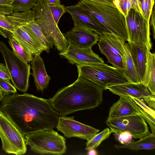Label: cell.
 I'll return each mask as SVG.
<instances>
[{
  "label": "cell",
  "mask_w": 155,
  "mask_h": 155,
  "mask_svg": "<svg viewBox=\"0 0 155 155\" xmlns=\"http://www.w3.org/2000/svg\"><path fill=\"white\" fill-rule=\"evenodd\" d=\"M74 117H59L56 128L67 138L77 137L88 140L99 130L75 120Z\"/></svg>",
  "instance_id": "4fadbf2b"
},
{
  "label": "cell",
  "mask_w": 155,
  "mask_h": 155,
  "mask_svg": "<svg viewBox=\"0 0 155 155\" xmlns=\"http://www.w3.org/2000/svg\"><path fill=\"white\" fill-rule=\"evenodd\" d=\"M0 88L5 96L17 93L16 89L10 83L9 80L0 78Z\"/></svg>",
  "instance_id": "d6a6232c"
},
{
  "label": "cell",
  "mask_w": 155,
  "mask_h": 155,
  "mask_svg": "<svg viewBox=\"0 0 155 155\" xmlns=\"http://www.w3.org/2000/svg\"><path fill=\"white\" fill-rule=\"evenodd\" d=\"M65 35L69 45L84 49L91 48L97 43L99 37L94 31L83 26L75 25Z\"/></svg>",
  "instance_id": "9a60e30c"
},
{
  "label": "cell",
  "mask_w": 155,
  "mask_h": 155,
  "mask_svg": "<svg viewBox=\"0 0 155 155\" xmlns=\"http://www.w3.org/2000/svg\"><path fill=\"white\" fill-rule=\"evenodd\" d=\"M121 0H114V5H115L117 4Z\"/></svg>",
  "instance_id": "b9f144b4"
},
{
  "label": "cell",
  "mask_w": 155,
  "mask_h": 155,
  "mask_svg": "<svg viewBox=\"0 0 155 155\" xmlns=\"http://www.w3.org/2000/svg\"><path fill=\"white\" fill-rule=\"evenodd\" d=\"M155 5H154L152 9L149 21L150 26V27H151V28L153 32V36L154 39H155Z\"/></svg>",
  "instance_id": "8d00e7d4"
},
{
  "label": "cell",
  "mask_w": 155,
  "mask_h": 155,
  "mask_svg": "<svg viewBox=\"0 0 155 155\" xmlns=\"http://www.w3.org/2000/svg\"><path fill=\"white\" fill-rule=\"evenodd\" d=\"M110 108L107 119L140 114L146 119L150 115L144 111L129 96L121 95Z\"/></svg>",
  "instance_id": "2e32d148"
},
{
  "label": "cell",
  "mask_w": 155,
  "mask_h": 155,
  "mask_svg": "<svg viewBox=\"0 0 155 155\" xmlns=\"http://www.w3.org/2000/svg\"><path fill=\"white\" fill-rule=\"evenodd\" d=\"M130 52L140 81L143 83L148 51L144 45L128 42Z\"/></svg>",
  "instance_id": "d6986e66"
},
{
  "label": "cell",
  "mask_w": 155,
  "mask_h": 155,
  "mask_svg": "<svg viewBox=\"0 0 155 155\" xmlns=\"http://www.w3.org/2000/svg\"><path fill=\"white\" fill-rule=\"evenodd\" d=\"M123 45L124 50L125 68L123 70L127 77L130 81L133 83H139L140 81L135 68L130 52L128 43L123 41Z\"/></svg>",
  "instance_id": "d4e9b609"
},
{
  "label": "cell",
  "mask_w": 155,
  "mask_h": 155,
  "mask_svg": "<svg viewBox=\"0 0 155 155\" xmlns=\"http://www.w3.org/2000/svg\"><path fill=\"white\" fill-rule=\"evenodd\" d=\"M71 15L75 26H81L94 31L98 35L109 31L94 16L78 4L65 7Z\"/></svg>",
  "instance_id": "5bb4252c"
},
{
  "label": "cell",
  "mask_w": 155,
  "mask_h": 155,
  "mask_svg": "<svg viewBox=\"0 0 155 155\" xmlns=\"http://www.w3.org/2000/svg\"><path fill=\"white\" fill-rule=\"evenodd\" d=\"M138 140L126 145L115 144L117 149H127L132 150H152L155 148V134L149 133Z\"/></svg>",
  "instance_id": "7402d4cb"
},
{
  "label": "cell",
  "mask_w": 155,
  "mask_h": 155,
  "mask_svg": "<svg viewBox=\"0 0 155 155\" xmlns=\"http://www.w3.org/2000/svg\"><path fill=\"white\" fill-rule=\"evenodd\" d=\"M113 94L119 96H129L140 100L153 110H155V95L142 82H130L107 87Z\"/></svg>",
  "instance_id": "7c38bea8"
},
{
  "label": "cell",
  "mask_w": 155,
  "mask_h": 155,
  "mask_svg": "<svg viewBox=\"0 0 155 155\" xmlns=\"http://www.w3.org/2000/svg\"><path fill=\"white\" fill-rule=\"evenodd\" d=\"M0 51L13 85L20 91L26 92L29 86L30 65L21 60L2 41H0Z\"/></svg>",
  "instance_id": "52a82bcc"
},
{
  "label": "cell",
  "mask_w": 155,
  "mask_h": 155,
  "mask_svg": "<svg viewBox=\"0 0 155 155\" xmlns=\"http://www.w3.org/2000/svg\"><path fill=\"white\" fill-rule=\"evenodd\" d=\"M19 43L32 55H40L43 51L49 52L48 49L33 39L27 32L22 25L16 27L12 35Z\"/></svg>",
  "instance_id": "ac0fdd59"
},
{
  "label": "cell",
  "mask_w": 155,
  "mask_h": 155,
  "mask_svg": "<svg viewBox=\"0 0 155 155\" xmlns=\"http://www.w3.org/2000/svg\"><path fill=\"white\" fill-rule=\"evenodd\" d=\"M116 8L114 5V0H89Z\"/></svg>",
  "instance_id": "74e56055"
},
{
  "label": "cell",
  "mask_w": 155,
  "mask_h": 155,
  "mask_svg": "<svg viewBox=\"0 0 155 155\" xmlns=\"http://www.w3.org/2000/svg\"><path fill=\"white\" fill-rule=\"evenodd\" d=\"M77 4L110 32L125 42L128 41L125 18L117 8L89 0H80Z\"/></svg>",
  "instance_id": "3957f363"
},
{
  "label": "cell",
  "mask_w": 155,
  "mask_h": 155,
  "mask_svg": "<svg viewBox=\"0 0 155 155\" xmlns=\"http://www.w3.org/2000/svg\"><path fill=\"white\" fill-rule=\"evenodd\" d=\"M26 145L33 152L42 155L63 154L66 152V139L53 129L25 135Z\"/></svg>",
  "instance_id": "8992f818"
},
{
  "label": "cell",
  "mask_w": 155,
  "mask_h": 155,
  "mask_svg": "<svg viewBox=\"0 0 155 155\" xmlns=\"http://www.w3.org/2000/svg\"><path fill=\"white\" fill-rule=\"evenodd\" d=\"M59 54L72 64L89 65L104 63L102 58L93 52L91 48H80L69 45L65 52H60Z\"/></svg>",
  "instance_id": "e0dca14e"
},
{
  "label": "cell",
  "mask_w": 155,
  "mask_h": 155,
  "mask_svg": "<svg viewBox=\"0 0 155 155\" xmlns=\"http://www.w3.org/2000/svg\"><path fill=\"white\" fill-rule=\"evenodd\" d=\"M4 96V94L0 88V101H2Z\"/></svg>",
  "instance_id": "60d3db41"
},
{
  "label": "cell",
  "mask_w": 155,
  "mask_h": 155,
  "mask_svg": "<svg viewBox=\"0 0 155 155\" xmlns=\"http://www.w3.org/2000/svg\"><path fill=\"white\" fill-rule=\"evenodd\" d=\"M0 78L10 80V77L7 68L4 64L0 63Z\"/></svg>",
  "instance_id": "d590c367"
},
{
  "label": "cell",
  "mask_w": 155,
  "mask_h": 155,
  "mask_svg": "<svg viewBox=\"0 0 155 155\" xmlns=\"http://www.w3.org/2000/svg\"><path fill=\"white\" fill-rule=\"evenodd\" d=\"M106 123L113 133L127 131L135 139H140L150 133L146 122L140 114L107 119Z\"/></svg>",
  "instance_id": "8fae6325"
},
{
  "label": "cell",
  "mask_w": 155,
  "mask_h": 155,
  "mask_svg": "<svg viewBox=\"0 0 155 155\" xmlns=\"http://www.w3.org/2000/svg\"><path fill=\"white\" fill-rule=\"evenodd\" d=\"M78 76L87 79L103 90L107 87L131 82L123 70L103 63L89 65L76 64Z\"/></svg>",
  "instance_id": "277c9868"
},
{
  "label": "cell",
  "mask_w": 155,
  "mask_h": 155,
  "mask_svg": "<svg viewBox=\"0 0 155 155\" xmlns=\"http://www.w3.org/2000/svg\"><path fill=\"white\" fill-rule=\"evenodd\" d=\"M31 10L33 19L48 41L60 52H65L69 45L68 41L56 23L46 0H38Z\"/></svg>",
  "instance_id": "5b68a950"
},
{
  "label": "cell",
  "mask_w": 155,
  "mask_h": 155,
  "mask_svg": "<svg viewBox=\"0 0 155 155\" xmlns=\"http://www.w3.org/2000/svg\"><path fill=\"white\" fill-rule=\"evenodd\" d=\"M61 0H46L49 5H57L61 4Z\"/></svg>",
  "instance_id": "f35d334b"
},
{
  "label": "cell",
  "mask_w": 155,
  "mask_h": 155,
  "mask_svg": "<svg viewBox=\"0 0 155 155\" xmlns=\"http://www.w3.org/2000/svg\"><path fill=\"white\" fill-rule=\"evenodd\" d=\"M38 0H14L12 7L14 12H25L32 9Z\"/></svg>",
  "instance_id": "f1b7e54d"
},
{
  "label": "cell",
  "mask_w": 155,
  "mask_h": 155,
  "mask_svg": "<svg viewBox=\"0 0 155 155\" xmlns=\"http://www.w3.org/2000/svg\"><path fill=\"white\" fill-rule=\"evenodd\" d=\"M32 75L33 77L37 89L43 91L48 85L51 78L46 72L42 58L40 55H35L31 61Z\"/></svg>",
  "instance_id": "44dd1931"
},
{
  "label": "cell",
  "mask_w": 155,
  "mask_h": 155,
  "mask_svg": "<svg viewBox=\"0 0 155 155\" xmlns=\"http://www.w3.org/2000/svg\"><path fill=\"white\" fill-rule=\"evenodd\" d=\"M124 18L129 11L133 9L143 16L141 3L140 0H121L115 5Z\"/></svg>",
  "instance_id": "4316f807"
},
{
  "label": "cell",
  "mask_w": 155,
  "mask_h": 155,
  "mask_svg": "<svg viewBox=\"0 0 155 155\" xmlns=\"http://www.w3.org/2000/svg\"><path fill=\"white\" fill-rule=\"evenodd\" d=\"M136 102L137 104L144 111L150 114L155 118V111L148 107L145 104L138 99L130 96Z\"/></svg>",
  "instance_id": "e575fe53"
},
{
  "label": "cell",
  "mask_w": 155,
  "mask_h": 155,
  "mask_svg": "<svg viewBox=\"0 0 155 155\" xmlns=\"http://www.w3.org/2000/svg\"><path fill=\"white\" fill-rule=\"evenodd\" d=\"M141 3L143 16L150 21L153 7L154 5V0H140Z\"/></svg>",
  "instance_id": "f546056e"
},
{
  "label": "cell",
  "mask_w": 155,
  "mask_h": 155,
  "mask_svg": "<svg viewBox=\"0 0 155 155\" xmlns=\"http://www.w3.org/2000/svg\"><path fill=\"white\" fill-rule=\"evenodd\" d=\"M112 133L110 129L107 128L99 133H97L87 140L86 150H89L93 149H96L103 141L108 138Z\"/></svg>",
  "instance_id": "83f0119b"
},
{
  "label": "cell",
  "mask_w": 155,
  "mask_h": 155,
  "mask_svg": "<svg viewBox=\"0 0 155 155\" xmlns=\"http://www.w3.org/2000/svg\"><path fill=\"white\" fill-rule=\"evenodd\" d=\"M49 6L54 20L58 24L61 16L66 12L65 6L61 4Z\"/></svg>",
  "instance_id": "4dcf8cb0"
},
{
  "label": "cell",
  "mask_w": 155,
  "mask_h": 155,
  "mask_svg": "<svg viewBox=\"0 0 155 155\" xmlns=\"http://www.w3.org/2000/svg\"><path fill=\"white\" fill-rule=\"evenodd\" d=\"M28 34L50 51L53 48V45L50 43L43 33L41 28L33 19L28 23L22 25Z\"/></svg>",
  "instance_id": "cb8c5ba5"
},
{
  "label": "cell",
  "mask_w": 155,
  "mask_h": 155,
  "mask_svg": "<svg viewBox=\"0 0 155 155\" xmlns=\"http://www.w3.org/2000/svg\"><path fill=\"white\" fill-rule=\"evenodd\" d=\"M87 153V155H97L98 154V153L95 150V149H91L89 150Z\"/></svg>",
  "instance_id": "ab89813d"
},
{
  "label": "cell",
  "mask_w": 155,
  "mask_h": 155,
  "mask_svg": "<svg viewBox=\"0 0 155 155\" xmlns=\"http://www.w3.org/2000/svg\"><path fill=\"white\" fill-rule=\"evenodd\" d=\"M8 43L14 53L23 61L28 64L32 61V54L26 50L16 39L12 37L8 38Z\"/></svg>",
  "instance_id": "484cf974"
},
{
  "label": "cell",
  "mask_w": 155,
  "mask_h": 155,
  "mask_svg": "<svg viewBox=\"0 0 155 155\" xmlns=\"http://www.w3.org/2000/svg\"><path fill=\"white\" fill-rule=\"evenodd\" d=\"M0 104L4 114L24 135L56 127L59 115L49 99L28 93L4 96Z\"/></svg>",
  "instance_id": "6da1fadb"
},
{
  "label": "cell",
  "mask_w": 155,
  "mask_h": 155,
  "mask_svg": "<svg viewBox=\"0 0 155 155\" xmlns=\"http://www.w3.org/2000/svg\"><path fill=\"white\" fill-rule=\"evenodd\" d=\"M0 138L3 150L8 154H24L27 151L25 135L0 111Z\"/></svg>",
  "instance_id": "ba28073f"
},
{
  "label": "cell",
  "mask_w": 155,
  "mask_h": 155,
  "mask_svg": "<svg viewBox=\"0 0 155 155\" xmlns=\"http://www.w3.org/2000/svg\"><path fill=\"white\" fill-rule=\"evenodd\" d=\"M25 18L23 12H13L7 15L0 13V35L5 38H11L15 28L24 22Z\"/></svg>",
  "instance_id": "ffe728a7"
},
{
  "label": "cell",
  "mask_w": 155,
  "mask_h": 155,
  "mask_svg": "<svg viewBox=\"0 0 155 155\" xmlns=\"http://www.w3.org/2000/svg\"><path fill=\"white\" fill-rule=\"evenodd\" d=\"M155 54L150 51L147 54V61L143 83L155 95Z\"/></svg>",
  "instance_id": "603a6c76"
},
{
  "label": "cell",
  "mask_w": 155,
  "mask_h": 155,
  "mask_svg": "<svg viewBox=\"0 0 155 155\" xmlns=\"http://www.w3.org/2000/svg\"><path fill=\"white\" fill-rule=\"evenodd\" d=\"M97 43L101 53L107 59V62L114 67L124 70L125 68L124 53L123 40L110 32L98 35Z\"/></svg>",
  "instance_id": "30bf717a"
},
{
  "label": "cell",
  "mask_w": 155,
  "mask_h": 155,
  "mask_svg": "<svg viewBox=\"0 0 155 155\" xmlns=\"http://www.w3.org/2000/svg\"><path fill=\"white\" fill-rule=\"evenodd\" d=\"M14 0H0V13L7 15L13 12L12 5Z\"/></svg>",
  "instance_id": "836d02e7"
},
{
  "label": "cell",
  "mask_w": 155,
  "mask_h": 155,
  "mask_svg": "<svg viewBox=\"0 0 155 155\" xmlns=\"http://www.w3.org/2000/svg\"><path fill=\"white\" fill-rule=\"evenodd\" d=\"M113 135L115 140L120 144L126 145L133 141L132 137L128 132L116 133H114Z\"/></svg>",
  "instance_id": "1f68e13d"
},
{
  "label": "cell",
  "mask_w": 155,
  "mask_h": 155,
  "mask_svg": "<svg viewBox=\"0 0 155 155\" xmlns=\"http://www.w3.org/2000/svg\"><path fill=\"white\" fill-rule=\"evenodd\" d=\"M103 91L91 81L78 76L73 83L60 89L48 99L59 116H65L98 106L103 101Z\"/></svg>",
  "instance_id": "7a4b0ae2"
},
{
  "label": "cell",
  "mask_w": 155,
  "mask_h": 155,
  "mask_svg": "<svg viewBox=\"0 0 155 155\" xmlns=\"http://www.w3.org/2000/svg\"><path fill=\"white\" fill-rule=\"evenodd\" d=\"M128 42L145 45L148 51L152 48L149 21L140 13L130 9L125 17Z\"/></svg>",
  "instance_id": "9c48e42d"
}]
</instances>
